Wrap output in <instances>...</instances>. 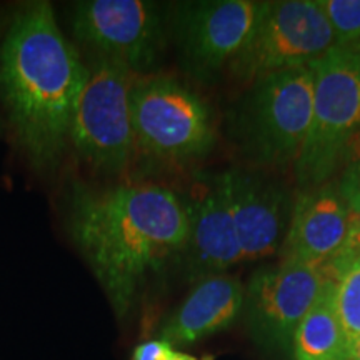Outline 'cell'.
I'll list each match as a JSON object with an SVG mask.
<instances>
[{
	"instance_id": "9a60e30c",
	"label": "cell",
	"mask_w": 360,
	"mask_h": 360,
	"mask_svg": "<svg viewBox=\"0 0 360 360\" xmlns=\"http://www.w3.org/2000/svg\"><path fill=\"white\" fill-rule=\"evenodd\" d=\"M294 360H347L344 334L335 309V281L323 283L321 295L297 327Z\"/></svg>"
},
{
	"instance_id": "d6986e66",
	"label": "cell",
	"mask_w": 360,
	"mask_h": 360,
	"mask_svg": "<svg viewBox=\"0 0 360 360\" xmlns=\"http://www.w3.org/2000/svg\"><path fill=\"white\" fill-rule=\"evenodd\" d=\"M335 182L349 204L350 214H357L360 210V160L344 165L337 174Z\"/></svg>"
},
{
	"instance_id": "8fae6325",
	"label": "cell",
	"mask_w": 360,
	"mask_h": 360,
	"mask_svg": "<svg viewBox=\"0 0 360 360\" xmlns=\"http://www.w3.org/2000/svg\"><path fill=\"white\" fill-rule=\"evenodd\" d=\"M225 175L242 260L278 254L294 209L289 191L262 172L233 169Z\"/></svg>"
},
{
	"instance_id": "3957f363",
	"label": "cell",
	"mask_w": 360,
	"mask_h": 360,
	"mask_svg": "<svg viewBox=\"0 0 360 360\" xmlns=\"http://www.w3.org/2000/svg\"><path fill=\"white\" fill-rule=\"evenodd\" d=\"M312 67L265 75L249 85L232 112L233 142L259 167L295 165L312 122Z\"/></svg>"
},
{
	"instance_id": "277c9868",
	"label": "cell",
	"mask_w": 360,
	"mask_h": 360,
	"mask_svg": "<svg viewBox=\"0 0 360 360\" xmlns=\"http://www.w3.org/2000/svg\"><path fill=\"white\" fill-rule=\"evenodd\" d=\"M135 157L162 167H184L210 154L217 141L214 112L187 84L137 75L130 92Z\"/></svg>"
},
{
	"instance_id": "52a82bcc",
	"label": "cell",
	"mask_w": 360,
	"mask_h": 360,
	"mask_svg": "<svg viewBox=\"0 0 360 360\" xmlns=\"http://www.w3.org/2000/svg\"><path fill=\"white\" fill-rule=\"evenodd\" d=\"M135 77L127 65L98 58L75 105L69 143L101 174H124L135 159L130 105Z\"/></svg>"
},
{
	"instance_id": "ffe728a7",
	"label": "cell",
	"mask_w": 360,
	"mask_h": 360,
	"mask_svg": "<svg viewBox=\"0 0 360 360\" xmlns=\"http://www.w3.org/2000/svg\"><path fill=\"white\" fill-rule=\"evenodd\" d=\"M172 350V345L162 339L147 340L135 347L132 360H165Z\"/></svg>"
},
{
	"instance_id": "ac0fdd59",
	"label": "cell",
	"mask_w": 360,
	"mask_h": 360,
	"mask_svg": "<svg viewBox=\"0 0 360 360\" xmlns=\"http://www.w3.org/2000/svg\"><path fill=\"white\" fill-rule=\"evenodd\" d=\"M360 257V210L357 214H354L350 217V227L347 238H345L342 249L328 260L327 264H323V269L328 274V277H332L334 281L339 278V276L347 269L354 260Z\"/></svg>"
},
{
	"instance_id": "7402d4cb",
	"label": "cell",
	"mask_w": 360,
	"mask_h": 360,
	"mask_svg": "<svg viewBox=\"0 0 360 360\" xmlns=\"http://www.w3.org/2000/svg\"><path fill=\"white\" fill-rule=\"evenodd\" d=\"M339 49H344V51H347L349 53H352L354 57H357L360 60V37H357L354 40V42H350L349 45H345V47H339Z\"/></svg>"
},
{
	"instance_id": "5bb4252c",
	"label": "cell",
	"mask_w": 360,
	"mask_h": 360,
	"mask_svg": "<svg viewBox=\"0 0 360 360\" xmlns=\"http://www.w3.org/2000/svg\"><path fill=\"white\" fill-rule=\"evenodd\" d=\"M244 295L236 277L220 274L202 278L162 323L160 339L172 347H186L225 330L244 310Z\"/></svg>"
},
{
	"instance_id": "5b68a950",
	"label": "cell",
	"mask_w": 360,
	"mask_h": 360,
	"mask_svg": "<svg viewBox=\"0 0 360 360\" xmlns=\"http://www.w3.org/2000/svg\"><path fill=\"white\" fill-rule=\"evenodd\" d=\"M312 122L294 165L300 192L321 187L339 174L342 155L360 135V60L334 47L315 60Z\"/></svg>"
},
{
	"instance_id": "9c48e42d",
	"label": "cell",
	"mask_w": 360,
	"mask_h": 360,
	"mask_svg": "<svg viewBox=\"0 0 360 360\" xmlns=\"http://www.w3.org/2000/svg\"><path fill=\"white\" fill-rule=\"evenodd\" d=\"M328 278L323 265L287 264L259 269L245 287L244 310L254 339L265 349L292 352L299 323Z\"/></svg>"
},
{
	"instance_id": "7c38bea8",
	"label": "cell",
	"mask_w": 360,
	"mask_h": 360,
	"mask_svg": "<svg viewBox=\"0 0 360 360\" xmlns=\"http://www.w3.org/2000/svg\"><path fill=\"white\" fill-rule=\"evenodd\" d=\"M188 207L184 262L192 281L220 276L242 260L225 172L200 180Z\"/></svg>"
},
{
	"instance_id": "e0dca14e",
	"label": "cell",
	"mask_w": 360,
	"mask_h": 360,
	"mask_svg": "<svg viewBox=\"0 0 360 360\" xmlns=\"http://www.w3.org/2000/svg\"><path fill=\"white\" fill-rule=\"evenodd\" d=\"M335 35V47L360 37V0H317Z\"/></svg>"
},
{
	"instance_id": "7a4b0ae2",
	"label": "cell",
	"mask_w": 360,
	"mask_h": 360,
	"mask_svg": "<svg viewBox=\"0 0 360 360\" xmlns=\"http://www.w3.org/2000/svg\"><path fill=\"white\" fill-rule=\"evenodd\" d=\"M87 77L89 69L62 34L51 4H25L0 47V96L35 167H53L64 154Z\"/></svg>"
},
{
	"instance_id": "44dd1931",
	"label": "cell",
	"mask_w": 360,
	"mask_h": 360,
	"mask_svg": "<svg viewBox=\"0 0 360 360\" xmlns=\"http://www.w3.org/2000/svg\"><path fill=\"white\" fill-rule=\"evenodd\" d=\"M165 360H199L197 357H193V355H188L186 352H180V350H172V352L169 354V357ZM205 360H212V359H205Z\"/></svg>"
},
{
	"instance_id": "30bf717a",
	"label": "cell",
	"mask_w": 360,
	"mask_h": 360,
	"mask_svg": "<svg viewBox=\"0 0 360 360\" xmlns=\"http://www.w3.org/2000/svg\"><path fill=\"white\" fill-rule=\"evenodd\" d=\"M257 7L252 0L180 4L174 32L184 70L199 82H214L245 44Z\"/></svg>"
},
{
	"instance_id": "2e32d148",
	"label": "cell",
	"mask_w": 360,
	"mask_h": 360,
	"mask_svg": "<svg viewBox=\"0 0 360 360\" xmlns=\"http://www.w3.org/2000/svg\"><path fill=\"white\" fill-rule=\"evenodd\" d=\"M335 309L349 350L360 339V257L347 265L335 281Z\"/></svg>"
},
{
	"instance_id": "ba28073f",
	"label": "cell",
	"mask_w": 360,
	"mask_h": 360,
	"mask_svg": "<svg viewBox=\"0 0 360 360\" xmlns=\"http://www.w3.org/2000/svg\"><path fill=\"white\" fill-rule=\"evenodd\" d=\"M72 32L98 58L127 65L146 75L165 49V20L155 2L87 0L74 7Z\"/></svg>"
},
{
	"instance_id": "6da1fadb",
	"label": "cell",
	"mask_w": 360,
	"mask_h": 360,
	"mask_svg": "<svg viewBox=\"0 0 360 360\" xmlns=\"http://www.w3.org/2000/svg\"><path fill=\"white\" fill-rule=\"evenodd\" d=\"M187 202L155 184L77 188L69 232L117 317L129 314L143 285L174 260L188 240Z\"/></svg>"
},
{
	"instance_id": "603a6c76",
	"label": "cell",
	"mask_w": 360,
	"mask_h": 360,
	"mask_svg": "<svg viewBox=\"0 0 360 360\" xmlns=\"http://www.w3.org/2000/svg\"><path fill=\"white\" fill-rule=\"evenodd\" d=\"M347 360H360V339L355 340L347 350Z\"/></svg>"
},
{
	"instance_id": "8992f818",
	"label": "cell",
	"mask_w": 360,
	"mask_h": 360,
	"mask_svg": "<svg viewBox=\"0 0 360 360\" xmlns=\"http://www.w3.org/2000/svg\"><path fill=\"white\" fill-rule=\"evenodd\" d=\"M334 47L335 35L317 0L259 2L249 37L229 74L250 85L276 72L312 65Z\"/></svg>"
},
{
	"instance_id": "4fadbf2b",
	"label": "cell",
	"mask_w": 360,
	"mask_h": 360,
	"mask_svg": "<svg viewBox=\"0 0 360 360\" xmlns=\"http://www.w3.org/2000/svg\"><path fill=\"white\" fill-rule=\"evenodd\" d=\"M349 204L335 180L300 192L278 249L281 262L323 265L342 249L350 227Z\"/></svg>"
}]
</instances>
